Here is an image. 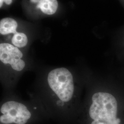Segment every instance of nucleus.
Returning a JSON list of instances; mask_svg holds the SVG:
<instances>
[{
    "mask_svg": "<svg viewBox=\"0 0 124 124\" xmlns=\"http://www.w3.org/2000/svg\"><path fill=\"white\" fill-rule=\"evenodd\" d=\"M31 2H33V3H38L39 2L40 0H31Z\"/></svg>",
    "mask_w": 124,
    "mask_h": 124,
    "instance_id": "obj_9",
    "label": "nucleus"
},
{
    "mask_svg": "<svg viewBox=\"0 0 124 124\" xmlns=\"http://www.w3.org/2000/svg\"><path fill=\"white\" fill-rule=\"evenodd\" d=\"M18 27V23L16 20L12 18H2L0 21V33L2 35L9 34H15Z\"/></svg>",
    "mask_w": 124,
    "mask_h": 124,
    "instance_id": "obj_5",
    "label": "nucleus"
},
{
    "mask_svg": "<svg viewBox=\"0 0 124 124\" xmlns=\"http://www.w3.org/2000/svg\"><path fill=\"white\" fill-rule=\"evenodd\" d=\"M13 0H0V8H1L3 2L7 5H10L12 3Z\"/></svg>",
    "mask_w": 124,
    "mask_h": 124,
    "instance_id": "obj_8",
    "label": "nucleus"
},
{
    "mask_svg": "<svg viewBox=\"0 0 124 124\" xmlns=\"http://www.w3.org/2000/svg\"><path fill=\"white\" fill-rule=\"evenodd\" d=\"M0 121L3 124H25L31 117L26 107L18 102H6L0 108Z\"/></svg>",
    "mask_w": 124,
    "mask_h": 124,
    "instance_id": "obj_3",
    "label": "nucleus"
},
{
    "mask_svg": "<svg viewBox=\"0 0 124 124\" xmlns=\"http://www.w3.org/2000/svg\"><path fill=\"white\" fill-rule=\"evenodd\" d=\"M49 86L58 98L64 102L73 97L74 84L71 72L65 68H57L49 72L47 77Z\"/></svg>",
    "mask_w": 124,
    "mask_h": 124,
    "instance_id": "obj_2",
    "label": "nucleus"
},
{
    "mask_svg": "<svg viewBox=\"0 0 124 124\" xmlns=\"http://www.w3.org/2000/svg\"><path fill=\"white\" fill-rule=\"evenodd\" d=\"M22 53L17 47L8 43L0 44V60L4 64H10L15 70H23L25 65V62L21 59Z\"/></svg>",
    "mask_w": 124,
    "mask_h": 124,
    "instance_id": "obj_4",
    "label": "nucleus"
},
{
    "mask_svg": "<svg viewBox=\"0 0 124 124\" xmlns=\"http://www.w3.org/2000/svg\"><path fill=\"white\" fill-rule=\"evenodd\" d=\"M12 41V43L15 46L22 48L26 46L28 43V38L25 34L17 32L14 34Z\"/></svg>",
    "mask_w": 124,
    "mask_h": 124,
    "instance_id": "obj_7",
    "label": "nucleus"
},
{
    "mask_svg": "<svg viewBox=\"0 0 124 124\" xmlns=\"http://www.w3.org/2000/svg\"><path fill=\"white\" fill-rule=\"evenodd\" d=\"M117 113V102L112 95L102 92L93 95L89 111L91 124H120Z\"/></svg>",
    "mask_w": 124,
    "mask_h": 124,
    "instance_id": "obj_1",
    "label": "nucleus"
},
{
    "mask_svg": "<svg viewBox=\"0 0 124 124\" xmlns=\"http://www.w3.org/2000/svg\"><path fill=\"white\" fill-rule=\"evenodd\" d=\"M58 7L57 0H40L37 5V8H40L42 13L52 15L56 13Z\"/></svg>",
    "mask_w": 124,
    "mask_h": 124,
    "instance_id": "obj_6",
    "label": "nucleus"
}]
</instances>
